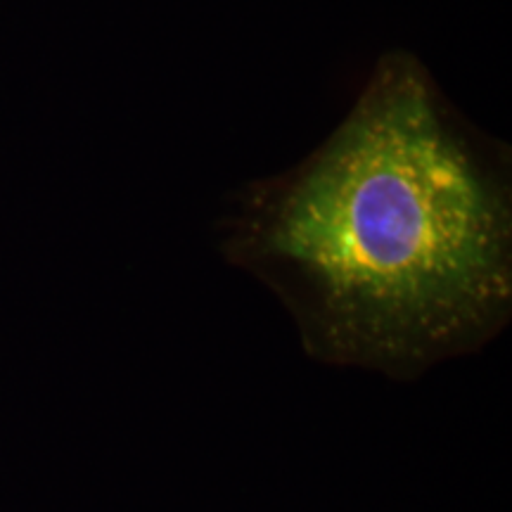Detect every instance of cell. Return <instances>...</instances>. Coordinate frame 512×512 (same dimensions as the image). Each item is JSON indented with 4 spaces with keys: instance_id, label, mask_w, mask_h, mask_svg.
Listing matches in <instances>:
<instances>
[{
    "instance_id": "cell-1",
    "label": "cell",
    "mask_w": 512,
    "mask_h": 512,
    "mask_svg": "<svg viewBox=\"0 0 512 512\" xmlns=\"http://www.w3.org/2000/svg\"><path fill=\"white\" fill-rule=\"evenodd\" d=\"M221 247L309 356L411 380L508 323L510 152L394 50L323 145L240 190Z\"/></svg>"
}]
</instances>
